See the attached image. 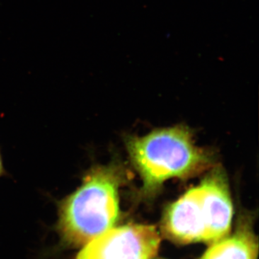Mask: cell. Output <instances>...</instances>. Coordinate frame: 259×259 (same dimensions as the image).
<instances>
[{"label":"cell","instance_id":"6","mask_svg":"<svg viewBox=\"0 0 259 259\" xmlns=\"http://www.w3.org/2000/svg\"><path fill=\"white\" fill-rule=\"evenodd\" d=\"M3 171V161H2L1 155H0V175H2Z\"/></svg>","mask_w":259,"mask_h":259},{"label":"cell","instance_id":"5","mask_svg":"<svg viewBox=\"0 0 259 259\" xmlns=\"http://www.w3.org/2000/svg\"><path fill=\"white\" fill-rule=\"evenodd\" d=\"M209 245L199 259H258V238L248 225Z\"/></svg>","mask_w":259,"mask_h":259},{"label":"cell","instance_id":"1","mask_svg":"<svg viewBox=\"0 0 259 259\" xmlns=\"http://www.w3.org/2000/svg\"><path fill=\"white\" fill-rule=\"evenodd\" d=\"M233 215L224 171L213 168L199 185L187 191L163 213V236L178 244L212 245L229 236Z\"/></svg>","mask_w":259,"mask_h":259},{"label":"cell","instance_id":"4","mask_svg":"<svg viewBox=\"0 0 259 259\" xmlns=\"http://www.w3.org/2000/svg\"><path fill=\"white\" fill-rule=\"evenodd\" d=\"M161 237L156 227L132 224L112 228L87 243L76 259H151Z\"/></svg>","mask_w":259,"mask_h":259},{"label":"cell","instance_id":"2","mask_svg":"<svg viewBox=\"0 0 259 259\" xmlns=\"http://www.w3.org/2000/svg\"><path fill=\"white\" fill-rule=\"evenodd\" d=\"M125 144L146 196L156 193L170 179L196 176L212 163V156L194 144L190 130L184 126L156 130L141 137L131 136Z\"/></svg>","mask_w":259,"mask_h":259},{"label":"cell","instance_id":"3","mask_svg":"<svg viewBox=\"0 0 259 259\" xmlns=\"http://www.w3.org/2000/svg\"><path fill=\"white\" fill-rule=\"evenodd\" d=\"M124 179L125 172L116 164L90 169L59 206V228L65 241L84 244L113 228L120 216L118 190Z\"/></svg>","mask_w":259,"mask_h":259}]
</instances>
